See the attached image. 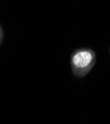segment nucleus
<instances>
[{"label":"nucleus","mask_w":110,"mask_h":124,"mask_svg":"<svg viewBox=\"0 0 110 124\" xmlns=\"http://www.w3.org/2000/svg\"><path fill=\"white\" fill-rule=\"evenodd\" d=\"M1 38H2V31H1V28H0V41H1Z\"/></svg>","instance_id":"nucleus-2"},{"label":"nucleus","mask_w":110,"mask_h":124,"mask_svg":"<svg viewBox=\"0 0 110 124\" xmlns=\"http://www.w3.org/2000/svg\"><path fill=\"white\" fill-rule=\"evenodd\" d=\"M96 62L95 52L88 48L75 50L71 57L73 74L76 78H83L92 70Z\"/></svg>","instance_id":"nucleus-1"}]
</instances>
